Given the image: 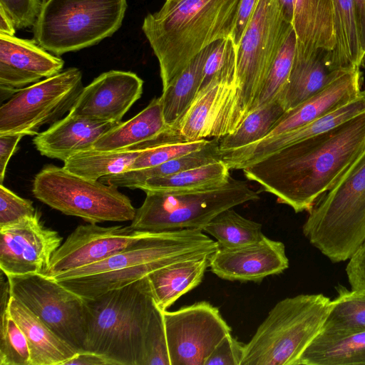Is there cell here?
Instances as JSON below:
<instances>
[{
    "label": "cell",
    "mask_w": 365,
    "mask_h": 365,
    "mask_svg": "<svg viewBox=\"0 0 365 365\" xmlns=\"http://www.w3.org/2000/svg\"><path fill=\"white\" fill-rule=\"evenodd\" d=\"M293 29L279 0H259L236 46V83L232 97L212 126L210 137L235 131L257 99L269 70Z\"/></svg>",
    "instance_id": "5"
},
{
    "label": "cell",
    "mask_w": 365,
    "mask_h": 365,
    "mask_svg": "<svg viewBox=\"0 0 365 365\" xmlns=\"http://www.w3.org/2000/svg\"><path fill=\"white\" fill-rule=\"evenodd\" d=\"M126 0H48L33 25L34 39L61 56L93 46L121 26Z\"/></svg>",
    "instance_id": "9"
},
{
    "label": "cell",
    "mask_w": 365,
    "mask_h": 365,
    "mask_svg": "<svg viewBox=\"0 0 365 365\" xmlns=\"http://www.w3.org/2000/svg\"><path fill=\"white\" fill-rule=\"evenodd\" d=\"M63 365H113V364L99 354L90 351H81L77 352Z\"/></svg>",
    "instance_id": "48"
},
{
    "label": "cell",
    "mask_w": 365,
    "mask_h": 365,
    "mask_svg": "<svg viewBox=\"0 0 365 365\" xmlns=\"http://www.w3.org/2000/svg\"><path fill=\"white\" fill-rule=\"evenodd\" d=\"M142 150H98L78 153L64 161L63 168L81 178L99 180L130 170Z\"/></svg>",
    "instance_id": "33"
},
{
    "label": "cell",
    "mask_w": 365,
    "mask_h": 365,
    "mask_svg": "<svg viewBox=\"0 0 365 365\" xmlns=\"http://www.w3.org/2000/svg\"><path fill=\"white\" fill-rule=\"evenodd\" d=\"M0 317V365H31L26 337L9 308Z\"/></svg>",
    "instance_id": "39"
},
{
    "label": "cell",
    "mask_w": 365,
    "mask_h": 365,
    "mask_svg": "<svg viewBox=\"0 0 365 365\" xmlns=\"http://www.w3.org/2000/svg\"><path fill=\"white\" fill-rule=\"evenodd\" d=\"M259 0H240L232 38L237 46L250 21Z\"/></svg>",
    "instance_id": "46"
},
{
    "label": "cell",
    "mask_w": 365,
    "mask_h": 365,
    "mask_svg": "<svg viewBox=\"0 0 365 365\" xmlns=\"http://www.w3.org/2000/svg\"><path fill=\"white\" fill-rule=\"evenodd\" d=\"M83 88L81 71L72 67L19 90L0 107V134L37 135L70 112Z\"/></svg>",
    "instance_id": "11"
},
{
    "label": "cell",
    "mask_w": 365,
    "mask_h": 365,
    "mask_svg": "<svg viewBox=\"0 0 365 365\" xmlns=\"http://www.w3.org/2000/svg\"><path fill=\"white\" fill-rule=\"evenodd\" d=\"M336 289L320 334L341 336L365 331V294L343 286Z\"/></svg>",
    "instance_id": "34"
},
{
    "label": "cell",
    "mask_w": 365,
    "mask_h": 365,
    "mask_svg": "<svg viewBox=\"0 0 365 365\" xmlns=\"http://www.w3.org/2000/svg\"><path fill=\"white\" fill-rule=\"evenodd\" d=\"M8 308L26 337L31 365H63L78 352L11 295Z\"/></svg>",
    "instance_id": "23"
},
{
    "label": "cell",
    "mask_w": 365,
    "mask_h": 365,
    "mask_svg": "<svg viewBox=\"0 0 365 365\" xmlns=\"http://www.w3.org/2000/svg\"><path fill=\"white\" fill-rule=\"evenodd\" d=\"M202 231L212 235L221 248H236L260 240L264 235L262 225L244 217L232 208L214 217Z\"/></svg>",
    "instance_id": "35"
},
{
    "label": "cell",
    "mask_w": 365,
    "mask_h": 365,
    "mask_svg": "<svg viewBox=\"0 0 365 365\" xmlns=\"http://www.w3.org/2000/svg\"><path fill=\"white\" fill-rule=\"evenodd\" d=\"M365 113V90L339 108L289 132L263 138L245 146L221 152L230 170H243L294 143L328 131Z\"/></svg>",
    "instance_id": "19"
},
{
    "label": "cell",
    "mask_w": 365,
    "mask_h": 365,
    "mask_svg": "<svg viewBox=\"0 0 365 365\" xmlns=\"http://www.w3.org/2000/svg\"><path fill=\"white\" fill-rule=\"evenodd\" d=\"M361 67H362L365 69V54L364 55V57L362 58Z\"/></svg>",
    "instance_id": "51"
},
{
    "label": "cell",
    "mask_w": 365,
    "mask_h": 365,
    "mask_svg": "<svg viewBox=\"0 0 365 365\" xmlns=\"http://www.w3.org/2000/svg\"><path fill=\"white\" fill-rule=\"evenodd\" d=\"M236 70V46L232 37L213 42L205 63L200 90L207 86L214 79L227 88L225 100L217 112L220 115L225 110L234 93Z\"/></svg>",
    "instance_id": "37"
},
{
    "label": "cell",
    "mask_w": 365,
    "mask_h": 365,
    "mask_svg": "<svg viewBox=\"0 0 365 365\" xmlns=\"http://www.w3.org/2000/svg\"><path fill=\"white\" fill-rule=\"evenodd\" d=\"M143 81L130 71L111 70L83 87L68 113L119 123L143 93Z\"/></svg>",
    "instance_id": "17"
},
{
    "label": "cell",
    "mask_w": 365,
    "mask_h": 365,
    "mask_svg": "<svg viewBox=\"0 0 365 365\" xmlns=\"http://www.w3.org/2000/svg\"><path fill=\"white\" fill-rule=\"evenodd\" d=\"M64 61L29 40L0 34L1 99L62 71Z\"/></svg>",
    "instance_id": "16"
},
{
    "label": "cell",
    "mask_w": 365,
    "mask_h": 365,
    "mask_svg": "<svg viewBox=\"0 0 365 365\" xmlns=\"http://www.w3.org/2000/svg\"><path fill=\"white\" fill-rule=\"evenodd\" d=\"M169 126L165 121L160 98H154L140 113L120 122L100 137L93 149L98 150H130L149 141Z\"/></svg>",
    "instance_id": "26"
},
{
    "label": "cell",
    "mask_w": 365,
    "mask_h": 365,
    "mask_svg": "<svg viewBox=\"0 0 365 365\" xmlns=\"http://www.w3.org/2000/svg\"><path fill=\"white\" fill-rule=\"evenodd\" d=\"M16 28L4 11L0 8V34L14 36Z\"/></svg>",
    "instance_id": "50"
},
{
    "label": "cell",
    "mask_w": 365,
    "mask_h": 365,
    "mask_svg": "<svg viewBox=\"0 0 365 365\" xmlns=\"http://www.w3.org/2000/svg\"><path fill=\"white\" fill-rule=\"evenodd\" d=\"M117 124L68 113L36 135L33 143L42 155L64 162L78 153L92 149L94 143Z\"/></svg>",
    "instance_id": "21"
},
{
    "label": "cell",
    "mask_w": 365,
    "mask_h": 365,
    "mask_svg": "<svg viewBox=\"0 0 365 365\" xmlns=\"http://www.w3.org/2000/svg\"><path fill=\"white\" fill-rule=\"evenodd\" d=\"M284 112L277 98L252 111L235 131L219 138L220 150L237 149L262 139Z\"/></svg>",
    "instance_id": "36"
},
{
    "label": "cell",
    "mask_w": 365,
    "mask_h": 365,
    "mask_svg": "<svg viewBox=\"0 0 365 365\" xmlns=\"http://www.w3.org/2000/svg\"><path fill=\"white\" fill-rule=\"evenodd\" d=\"M48 0H41V2H42V4H45L46 2H47Z\"/></svg>",
    "instance_id": "52"
},
{
    "label": "cell",
    "mask_w": 365,
    "mask_h": 365,
    "mask_svg": "<svg viewBox=\"0 0 365 365\" xmlns=\"http://www.w3.org/2000/svg\"><path fill=\"white\" fill-rule=\"evenodd\" d=\"M360 68L343 69L319 92L294 108L285 111L263 138L304 126L356 98L362 91V72Z\"/></svg>",
    "instance_id": "20"
},
{
    "label": "cell",
    "mask_w": 365,
    "mask_h": 365,
    "mask_svg": "<svg viewBox=\"0 0 365 365\" xmlns=\"http://www.w3.org/2000/svg\"><path fill=\"white\" fill-rule=\"evenodd\" d=\"M24 137L21 134H0V182L2 184L8 163L15 153L20 140Z\"/></svg>",
    "instance_id": "47"
},
{
    "label": "cell",
    "mask_w": 365,
    "mask_h": 365,
    "mask_svg": "<svg viewBox=\"0 0 365 365\" xmlns=\"http://www.w3.org/2000/svg\"><path fill=\"white\" fill-rule=\"evenodd\" d=\"M222 160L219 138H214L202 148L174 158L160 165L137 170H128L99 180L117 187L139 189L148 179L173 175L183 170Z\"/></svg>",
    "instance_id": "27"
},
{
    "label": "cell",
    "mask_w": 365,
    "mask_h": 365,
    "mask_svg": "<svg viewBox=\"0 0 365 365\" xmlns=\"http://www.w3.org/2000/svg\"><path fill=\"white\" fill-rule=\"evenodd\" d=\"M292 1V26L297 37L295 56L307 57L319 51L331 53L336 43L331 0Z\"/></svg>",
    "instance_id": "22"
},
{
    "label": "cell",
    "mask_w": 365,
    "mask_h": 365,
    "mask_svg": "<svg viewBox=\"0 0 365 365\" xmlns=\"http://www.w3.org/2000/svg\"><path fill=\"white\" fill-rule=\"evenodd\" d=\"M240 0H165L142 30L158 58L163 89L213 42L232 36Z\"/></svg>",
    "instance_id": "2"
},
{
    "label": "cell",
    "mask_w": 365,
    "mask_h": 365,
    "mask_svg": "<svg viewBox=\"0 0 365 365\" xmlns=\"http://www.w3.org/2000/svg\"><path fill=\"white\" fill-rule=\"evenodd\" d=\"M217 242L200 229L149 232L112 256L51 277L86 299L96 297L148 276L168 264L212 255Z\"/></svg>",
    "instance_id": "3"
},
{
    "label": "cell",
    "mask_w": 365,
    "mask_h": 365,
    "mask_svg": "<svg viewBox=\"0 0 365 365\" xmlns=\"http://www.w3.org/2000/svg\"><path fill=\"white\" fill-rule=\"evenodd\" d=\"M356 364H365V331L341 336L319 334L298 362V365Z\"/></svg>",
    "instance_id": "29"
},
{
    "label": "cell",
    "mask_w": 365,
    "mask_h": 365,
    "mask_svg": "<svg viewBox=\"0 0 365 365\" xmlns=\"http://www.w3.org/2000/svg\"><path fill=\"white\" fill-rule=\"evenodd\" d=\"M210 255L196 256L164 266L148 275L156 305L166 311L178 299L197 287L209 267Z\"/></svg>",
    "instance_id": "24"
},
{
    "label": "cell",
    "mask_w": 365,
    "mask_h": 365,
    "mask_svg": "<svg viewBox=\"0 0 365 365\" xmlns=\"http://www.w3.org/2000/svg\"><path fill=\"white\" fill-rule=\"evenodd\" d=\"M14 297L77 351H86V299L41 274L6 276Z\"/></svg>",
    "instance_id": "12"
},
{
    "label": "cell",
    "mask_w": 365,
    "mask_h": 365,
    "mask_svg": "<svg viewBox=\"0 0 365 365\" xmlns=\"http://www.w3.org/2000/svg\"><path fill=\"white\" fill-rule=\"evenodd\" d=\"M84 299L86 351L105 356L113 365H142L145 334L156 307L148 276Z\"/></svg>",
    "instance_id": "4"
},
{
    "label": "cell",
    "mask_w": 365,
    "mask_h": 365,
    "mask_svg": "<svg viewBox=\"0 0 365 365\" xmlns=\"http://www.w3.org/2000/svg\"><path fill=\"white\" fill-rule=\"evenodd\" d=\"M230 169L222 160L180 173L146 180L139 187L147 191H189L217 187L231 179Z\"/></svg>",
    "instance_id": "32"
},
{
    "label": "cell",
    "mask_w": 365,
    "mask_h": 365,
    "mask_svg": "<svg viewBox=\"0 0 365 365\" xmlns=\"http://www.w3.org/2000/svg\"><path fill=\"white\" fill-rule=\"evenodd\" d=\"M0 269L6 276L45 274L61 245L58 232L45 227L37 212L0 227Z\"/></svg>",
    "instance_id": "14"
},
{
    "label": "cell",
    "mask_w": 365,
    "mask_h": 365,
    "mask_svg": "<svg viewBox=\"0 0 365 365\" xmlns=\"http://www.w3.org/2000/svg\"><path fill=\"white\" fill-rule=\"evenodd\" d=\"M149 232L130 225H78L53 254L46 275H55L103 260L128 247Z\"/></svg>",
    "instance_id": "15"
},
{
    "label": "cell",
    "mask_w": 365,
    "mask_h": 365,
    "mask_svg": "<svg viewBox=\"0 0 365 365\" xmlns=\"http://www.w3.org/2000/svg\"><path fill=\"white\" fill-rule=\"evenodd\" d=\"M335 23L336 43L327 56L332 71L361 67L363 54L361 49L359 26L353 0H331Z\"/></svg>",
    "instance_id": "28"
},
{
    "label": "cell",
    "mask_w": 365,
    "mask_h": 365,
    "mask_svg": "<svg viewBox=\"0 0 365 365\" xmlns=\"http://www.w3.org/2000/svg\"><path fill=\"white\" fill-rule=\"evenodd\" d=\"M221 90L224 91L225 100L227 90L217 79L212 80L207 86L200 89L182 116L168 127L170 133L182 141L207 138Z\"/></svg>",
    "instance_id": "31"
},
{
    "label": "cell",
    "mask_w": 365,
    "mask_h": 365,
    "mask_svg": "<svg viewBox=\"0 0 365 365\" xmlns=\"http://www.w3.org/2000/svg\"><path fill=\"white\" fill-rule=\"evenodd\" d=\"M245 345L229 334L215 346L205 365H241Z\"/></svg>",
    "instance_id": "44"
},
{
    "label": "cell",
    "mask_w": 365,
    "mask_h": 365,
    "mask_svg": "<svg viewBox=\"0 0 365 365\" xmlns=\"http://www.w3.org/2000/svg\"><path fill=\"white\" fill-rule=\"evenodd\" d=\"M296 49L297 37L292 29L277 54L250 113L277 98L289 76Z\"/></svg>",
    "instance_id": "38"
},
{
    "label": "cell",
    "mask_w": 365,
    "mask_h": 365,
    "mask_svg": "<svg viewBox=\"0 0 365 365\" xmlns=\"http://www.w3.org/2000/svg\"><path fill=\"white\" fill-rule=\"evenodd\" d=\"M210 140L168 143L142 150L130 170L156 166L174 158L185 155L204 147Z\"/></svg>",
    "instance_id": "41"
},
{
    "label": "cell",
    "mask_w": 365,
    "mask_h": 365,
    "mask_svg": "<svg viewBox=\"0 0 365 365\" xmlns=\"http://www.w3.org/2000/svg\"><path fill=\"white\" fill-rule=\"evenodd\" d=\"M170 365H205L232 329L217 307L202 301L163 312Z\"/></svg>",
    "instance_id": "13"
},
{
    "label": "cell",
    "mask_w": 365,
    "mask_h": 365,
    "mask_svg": "<svg viewBox=\"0 0 365 365\" xmlns=\"http://www.w3.org/2000/svg\"><path fill=\"white\" fill-rule=\"evenodd\" d=\"M359 26L361 52L365 54V0H353Z\"/></svg>",
    "instance_id": "49"
},
{
    "label": "cell",
    "mask_w": 365,
    "mask_h": 365,
    "mask_svg": "<svg viewBox=\"0 0 365 365\" xmlns=\"http://www.w3.org/2000/svg\"><path fill=\"white\" fill-rule=\"evenodd\" d=\"M212 44L202 50L182 71L163 89L160 98L164 119L168 126L178 121L195 98L200 88L205 63Z\"/></svg>",
    "instance_id": "30"
},
{
    "label": "cell",
    "mask_w": 365,
    "mask_h": 365,
    "mask_svg": "<svg viewBox=\"0 0 365 365\" xmlns=\"http://www.w3.org/2000/svg\"><path fill=\"white\" fill-rule=\"evenodd\" d=\"M32 193L51 208L89 223L132 221L136 211L118 187L53 165L44 166L35 175Z\"/></svg>",
    "instance_id": "10"
},
{
    "label": "cell",
    "mask_w": 365,
    "mask_h": 365,
    "mask_svg": "<svg viewBox=\"0 0 365 365\" xmlns=\"http://www.w3.org/2000/svg\"><path fill=\"white\" fill-rule=\"evenodd\" d=\"M163 312L156 305L144 339L142 365H170Z\"/></svg>",
    "instance_id": "40"
},
{
    "label": "cell",
    "mask_w": 365,
    "mask_h": 365,
    "mask_svg": "<svg viewBox=\"0 0 365 365\" xmlns=\"http://www.w3.org/2000/svg\"><path fill=\"white\" fill-rule=\"evenodd\" d=\"M365 150V113L242 170L295 212L309 211Z\"/></svg>",
    "instance_id": "1"
},
{
    "label": "cell",
    "mask_w": 365,
    "mask_h": 365,
    "mask_svg": "<svg viewBox=\"0 0 365 365\" xmlns=\"http://www.w3.org/2000/svg\"><path fill=\"white\" fill-rule=\"evenodd\" d=\"M41 6V0H0V8L10 18L16 29L33 26Z\"/></svg>",
    "instance_id": "43"
},
{
    "label": "cell",
    "mask_w": 365,
    "mask_h": 365,
    "mask_svg": "<svg viewBox=\"0 0 365 365\" xmlns=\"http://www.w3.org/2000/svg\"><path fill=\"white\" fill-rule=\"evenodd\" d=\"M211 272L229 280L259 282L289 267L283 242L265 235L258 242L236 248L218 249L209 257Z\"/></svg>",
    "instance_id": "18"
},
{
    "label": "cell",
    "mask_w": 365,
    "mask_h": 365,
    "mask_svg": "<svg viewBox=\"0 0 365 365\" xmlns=\"http://www.w3.org/2000/svg\"><path fill=\"white\" fill-rule=\"evenodd\" d=\"M130 225L138 231L202 230L222 211L257 201L259 192L232 178L222 186L189 191H147Z\"/></svg>",
    "instance_id": "8"
},
{
    "label": "cell",
    "mask_w": 365,
    "mask_h": 365,
    "mask_svg": "<svg viewBox=\"0 0 365 365\" xmlns=\"http://www.w3.org/2000/svg\"><path fill=\"white\" fill-rule=\"evenodd\" d=\"M36 213L31 200L19 197L3 184L0 185V227Z\"/></svg>",
    "instance_id": "42"
},
{
    "label": "cell",
    "mask_w": 365,
    "mask_h": 365,
    "mask_svg": "<svg viewBox=\"0 0 365 365\" xmlns=\"http://www.w3.org/2000/svg\"><path fill=\"white\" fill-rule=\"evenodd\" d=\"M309 212L310 244L332 262L348 260L365 240V150Z\"/></svg>",
    "instance_id": "6"
},
{
    "label": "cell",
    "mask_w": 365,
    "mask_h": 365,
    "mask_svg": "<svg viewBox=\"0 0 365 365\" xmlns=\"http://www.w3.org/2000/svg\"><path fill=\"white\" fill-rule=\"evenodd\" d=\"M331 301L322 294H302L278 302L245 344L241 365H298L322 332Z\"/></svg>",
    "instance_id": "7"
},
{
    "label": "cell",
    "mask_w": 365,
    "mask_h": 365,
    "mask_svg": "<svg viewBox=\"0 0 365 365\" xmlns=\"http://www.w3.org/2000/svg\"><path fill=\"white\" fill-rule=\"evenodd\" d=\"M328 54L319 51L307 57L294 56L288 80L277 98L285 111L319 92L344 69L332 71L328 65Z\"/></svg>",
    "instance_id": "25"
},
{
    "label": "cell",
    "mask_w": 365,
    "mask_h": 365,
    "mask_svg": "<svg viewBox=\"0 0 365 365\" xmlns=\"http://www.w3.org/2000/svg\"><path fill=\"white\" fill-rule=\"evenodd\" d=\"M348 260L346 272L351 289L365 294V240Z\"/></svg>",
    "instance_id": "45"
}]
</instances>
